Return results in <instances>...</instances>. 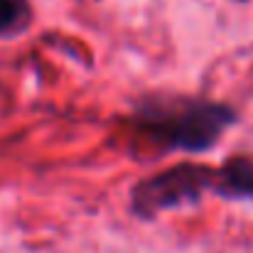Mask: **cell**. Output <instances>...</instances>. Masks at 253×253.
<instances>
[{
  "mask_svg": "<svg viewBox=\"0 0 253 253\" xmlns=\"http://www.w3.org/2000/svg\"><path fill=\"white\" fill-rule=\"evenodd\" d=\"M236 121L239 113L226 103L168 93L145 98L143 103H138L133 116L138 133L163 153L211 150L221 140V135L236 126Z\"/></svg>",
  "mask_w": 253,
  "mask_h": 253,
  "instance_id": "1",
  "label": "cell"
},
{
  "mask_svg": "<svg viewBox=\"0 0 253 253\" xmlns=\"http://www.w3.org/2000/svg\"><path fill=\"white\" fill-rule=\"evenodd\" d=\"M219 194V168L204 165H177L163 169L148 179H140L133 189L130 204L140 216H155L160 211L194 204L202 194Z\"/></svg>",
  "mask_w": 253,
  "mask_h": 253,
  "instance_id": "2",
  "label": "cell"
},
{
  "mask_svg": "<svg viewBox=\"0 0 253 253\" xmlns=\"http://www.w3.org/2000/svg\"><path fill=\"white\" fill-rule=\"evenodd\" d=\"M219 197L253 199V155H234L219 168Z\"/></svg>",
  "mask_w": 253,
  "mask_h": 253,
  "instance_id": "3",
  "label": "cell"
},
{
  "mask_svg": "<svg viewBox=\"0 0 253 253\" xmlns=\"http://www.w3.org/2000/svg\"><path fill=\"white\" fill-rule=\"evenodd\" d=\"M32 5L30 0H0V40L17 37L30 27Z\"/></svg>",
  "mask_w": 253,
  "mask_h": 253,
  "instance_id": "4",
  "label": "cell"
},
{
  "mask_svg": "<svg viewBox=\"0 0 253 253\" xmlns=\"http://www.w3.org/2000/svg\"><path fill=\"white\" fill-rule=\"evenodd\" d=\"M236 2H249V0H236Z\"/></svg>",
  "mask_w": 253,
  "mask_h": 253,
  "instance_id": "5",
  "label": "cell"
}]
</instances>
